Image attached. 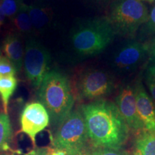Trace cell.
I'll return each mask as SVG.
<instances>
[{
	"mask_svg": "<svg viewBox=\"0 0 155 155\" xmlns=\"http://www.w3.org/2000/svg\"><path fill=\"white\" fill-rule=\"evenodd\" d=\"M80 109L92 147L119 150L125 144L129 128L115 103L98 99L81 106Z\"/></svg>",
	"mask_w": 155,
	"mask_h": 155,
	"instance_id": "cell-1",
	"label": "cell"
},
{
	"mask_svg": "<svg viewBox=\"0 0 155 155\" xmlns=\"http://www.w3.org/2000/svg\"><path fill=\"white\" fill-rule=\"evenodd\" d=\"M38 97L54 126L58 127L73 111L75 101L71 83L57 70H51L45 77L38 88Z\"/></svg>",
	"mask_w": 155,
	"mask_h": 155,
	"instance_id": "cell-2",
	"label": "cell"
},
{
	"mask_svg": "<svg viewBox=\"0 0 155 155\" xmlns=\"http://www.w3.org/2000/svg\"><path fill=\"white\" fill-rule=\"evenodd\" d=\"M115 35L107 17L87 19L74 28L71 45L78 55L91 57L102 53L111 43Z\"/></svg>",
	"mask_w": 155,
	"mask_h": 155,
	"instance_id": "cell-3",
	"label": "cell"
},
{
	"mask_svg": "<svg viewBox=\"0 0 155 155\" xmlns=\"http://www.w3.org/2000/svg\"><path fill=\"white\" fill-rule=\"evenodd\" d=\"M88 134L81 109L73 110L57 127L52 144L55 150L78 155L88 146Z\"/></svg>",
	"mask_w": 155,
	"mask_h": 155,
	"instance_id": "cell-4",
	"label": "cell"
},
{
	"mask_svg": "<svg viewBox=\"0 0 155 155\" xmlns=\"http://www.w3.org/2000/svg\"><path fill=\"white\" fill-rule=\"evenodd\" d=\"M149 12L142 0H116L107 18L116 34L131 35L147 22Z\"/></svg>",
	"mask_w": 155,
	"mask_h": 155,
	"instance_id": "cell-5",
	"label": "cell"
},
{
	"mask_svg": "<svg viewBox=\"0 0 155 155\" xmlns=\"http://www.w3.org/2000/svg\"><path fill=\"white\" fill-rule=\"evenodd\" d=\"M51 57L43 45L30 38L25 46L23 68L28 80L32 86L38 88L50 70Z\"/></svg>",
	"mask_w": 155,
	"mask_h": 155,
	"instance_id": "cell-6",
	"label": "cell"
},
{
	"mask_svg": "<svg viewBox=\"0 0 155 155\" xmlns=\"http://www.w3.org/2000/svg\"><path fill=\"white\" fill-rule=\"evenodd\" d=\"M114 79L109 73L100 69H88L78 78L76 88L79 98L84 100L102 99L114 91Z\"/></svg>",
	"mask_w": 155,
	"mask_h": 155,
	"instance_id": "cell-7",
	"label": "cell"
},
{
	"mask_svg": "<svg viewBox=\"0 0 155 155\" xmlns=\"http://www.w3.org/2000/svg\"><path fill=\"white\" fill-rule=\"evenodd\" d=\"M21 131L35 144L37 135L45 130L50 122V115L41 103L32 102L23 108L19 118Z\"/></svg>",
	"mask_w": 155,
	"mask_h": 155,
	"instance_id": "cell-8",
	"label": "cell"
},
{
	"mask_svg": "<svg viewBox=\"0 0 155 155\" xmlns=\"http://www.w3.org/2000/svg\"><path fill=\"white\" fill-rule=\"evenodd\" d=\"M148 53H150L148 45L137 41L127 42L114 54L111 65L121 72L132 71L144 61Z\"/></svg>",
	"mask_w": 155,
	"mask_h": 155,
	"instance_id": "cell-9",
	"label": "cell"
},
{
	"mask_svg": "<svg viewBox=\"0 0 155 155\" xmlns=\"http://www.w3.org/2000/svg\"><path fill=\"white\" fill-rule=\"evenodd\" d=\"M116 104L129 129L136 131L144 130L137 113L134 86L124 85L116 96Z\"/></svg>",
	"mask_w": 155,
	"mask_h": 155,
	"instance_id": "cell-10",
	"label": "cell"
},
{
	"mask_svg": "<svg viewBox=\"0 0 155 155\" xmlns=\"http://www.w3.org/2000/svg\"><path fill=\"white\" fill-rule=\"evenodd\" d=\"M137 109L144 131L155 134V106L151 97L145 90L141 81H137L135 86Z\"/></svg>",
	"mask_w": 155,
	"mask_h": 155,
	"instance_id": "cell-11",
	"label": "cell"
},
{
	"mask_svg": "<svg viewBox=\"0 0 155 155\" xmlns=\"http://www.w3.org/2000/svg\"><path fill=\"white\" fill-rule=\"evenodd\" d=\"M2 52L7 58L14 64L17 72L23 67L25 47L20 35L9 34L6 37L2 45Z\"/></svg>",
	"mask_w": 155,
	"mask_h": 155,
	"instance_id": "cell-12",
	"label": "cell"
},
{
	"mask_svg": "<svg viewBox=\"0 0 155 155\" xmlns=\"http://www.w3.org/2000/svg\"><path fill=\"white\" fill-rule=\"evenodd\" d=\"M27 9L34 30L43 32L51 19L50 9L35 5H27Z\"/></svg>",
	"mask_w": 155,
	"mask_h": 155,
	"instance_id": "cell-13",
	"label": "cell"
},
{
	"mask_svg": "<svg viewBox=\"0 0 155 155\" xmlns=\"http://www.w3.org/2000/svg\"><path fill=\"white\" fill-rule=\"evenodd\" d=\"M134 155H155V134L141 131L136 139Z\"/></svg>",
	"mask_w": 155,
	"mask_h": 155,
	"instance_id": "cell-14",
	"label": "cell"
},
{
	"mask_svg": "<svg viewBox=\"0 0 155 155\" xmlns=\"http://www.w3.org/2000/svg\"><path fill=\"white\" fill-rule=\"evenodd\" d=\"M17 79L15 76L0 77V97L4 108V113H8V106L11 97L17 88Z\"/></svg>",
	"mask_w": 155,
	"mask_h": 155,
	"instance_id": "cell-15",
	"label": "cell"
},
{
	"mask_svg": "<svg viewBox=\"0 0 155 155\" xmlns=\"http://www.w3.org/2000/svg\"><path fill=\"white\" fill-rule=\"evenodd\" d=\"M15 27L19 34L28 35L34 30L29 16L27 5L21 2L17 14L12 19Z\"/></svg>",
	"mask_w": 155,
	"mask_h": 155,
	"instance_id": "cell-16",
	"label": "cell"
},
{
	"mask_svg": "<svg viewBox=\"0 0 155 155\" xmlns=\"http://www.w3.org/2000/svg\"><path fill=\"white\" fill-rule=\"evenodd\" d=\"M12 137V127L8 115L0 113V153L10 150Z\"/></svg>",
	"mask_w": 155,
	"mask_h": 155,
	"instance_id": "cell-17",
	"label": "cell"
},
{
	"mask_svg": "<svg viewBox=\"0 0 155 155\" xmlns=\"http://www.w3.org/2000/svg\"><path fill=\"white\" fill-rule=\"evenodd\" d=\"M17 71L16 68L5 56L0 58V77L15 76Z\"/></svg>",
	"mask_w": 155,
	"mask_h": 155,
	"instance_id": "cell-18",
	"label": "cell"
},
{
	"mask_svg": "<svg viewBox=\"0 0 155 155\" xmlns=\"http://www.w3.org/2000/svg\"><path fill=\"white\" fill-rule=\"evenodd\" d=\"M145 29L147 33L155 35V4L149 13L148 19L145 23Z\"/></svg>",
	"mask_w": 155,
	"mask_h": 155,
	"instance_id": "cell-19",
	"label": "cell"
},
{
	"mask_svg": "<svg viewBox=\"0 0 155 155\" xmlns=\"http://www.w3.org/2000/svg\"><path fill=\"white\" fill-rule=\"evenodd\" d=\"M96 155H129L125 151L121 149L115 150V149L107 148H96Z\"/></svg>",
	"mask_w": 155,
	"mask_h": 155,
	"instance_id": "cell-20",
	"label": "cell"
},
{
	"mask_svg": "<svg viewBox=\"0 0 155 155\" xmlns=\"http://www.w3.org/2000/svg\"><path fill=\"white\" fill-rule=\"evenodd\" d=\"M146 84L149 91H150L151 98H152L154 105L155 106V81L147 74H146Z\"/></svg>",
	"mask_w": 155,
	"mask_h": 155,
	"instance_id": "cell-21",
	"label": "cell"
},
{
	"mask_svg": "<svg viewBox=\"0 0 155 155\" xmlns=\"http://www.w3.org/2000/svg\"><path fill=\"white\" fill-rule=\"evenodd\" d=\"M51 150L45 147H35L25 155H49Z\"/></svg>",
	"mask_w": 155,
	"mask_h": 155,
	"instance_id": "cell-22",
	"label": "cell"
},
{
	"mask_svg": "<svg viewBox=\"0 0 155 155\" xmlns=\"http://www.w3.org/2000/svg\"><path fill=\"white\" fill-rule=\"evenodd\" d=\"M78 155H96V148L88 146Z\"/></svg>",
	"mask_w": 155,
	"mask_h": 155,
	"instance_id": "cell-23",
	"label": "cell"
},
{
	"mask_svg": "<svg viewBox=\"0 0 155 155\" xmlns=\"http://www.w3.org/2000/svg\"><path fill=\"white\" fill-rule=\"evenodd\" d=\"M147 74L152 77L155 81V64L148 65L147 69Z\"/></svg>",
	"mask_w": 155,
	"mask_h": 155,
	"instance_id": "cell-24",
	"label": "cell"
},
{
	"mask_svg": "<svg viewBox=\"0 0 155 155\" xmlns=\"http://www.w3.org/2000/svg\"><path fill=\"white\" fill-rule=\"evenodd\" d=\"M149 46H150V53L155 61V39L152 40V42Z\"/></svg>",
	"mask_w": 155,
	"mask_h": 155,
	"instance_id": "cell-25",
	"label": "cell"
},
{
	"mask_svg": "<svg viewBox=\"0 0 155 155\" xmlns=\"http://www.w3.org/2000/svg\"><path fill=\"white\" fill-rule=\"evenodd\" d=\"M49 155H67V154H65V153L63 152H61V151L54 150L50 152Z\"/></svg>",
	"mask_w": 155,
	"mask_h": 155,
	"instance_id": "cell-26",
	"label": "cell"
},
{
	"mask_svg": "<svg viewBox=\"0 0 155 155\" xmlns=\"http://www.w3.org/2000/svg\"><path fill=\"white\" fill-rule=\"evenodd\" d=\"M5 16L4 15L2 10L1 7H0V26L3 24L4 22H5Z\"/></svg>",
	"mask_w": 155,
	"mask_h": 155,
	"instance_id": "cell-27",
	"label": "cell"
},
{
	"mask_svg": "<svg viewBox=\"0 0 155 155\" xmlns=\"http://www.w3.org/2000/svg\"><path fill=\"white\" fill-rule=\"evenodd\" d=\"M0 155H15L13 153H11L10 152H2L0 153Z\"/></svg>",
	"mask_w": 155,
	"mask_h": 155,
	"instance_id": "cell-28",
	"label": "cell"
},
{
	"mask_svg": "<svg viewBox=\"0 0 155 155\" xmlns=\"http://www.w3.org/2000/svg\"><path fill=\"white\" fill-rule=\"evenodd\" d=\"M143 2H150V3H152L155 2V0H142Z\"/></svg>",
	"mask_w": 155,
	"mask_h": 155,
	"instance_id": "cell-29",
	"label": "cell"
},
{
	"mask_svg": "<svg viewBox=\"0 0 155 155\" xmlns=\"http://www.w3.org/2000/svg\"><path fill=\"white\" fill-rule=\"evenodd\" d=\"M2 56V51L1 48H0V58H1Z\"/></svg>",
	"mask_w": 155,
	"mask_h": 155,
	"instance_id": "cell-30",
	"label": "cell"
},
{
	"mask_svg": "<svg viewBox=\"0 0 155 155\" xmlns=\"http://www.w3.org/2000/svg\"><path fill=\"white\" fill-rule=\"evenodd\" d=\"M0 1H1V0H0Z\"/></svg>",
	"mask_w": 155,
	"mask_h": 155,
	"instance_id": "cell-31",
	"label": "cell"
}]
</instances>
